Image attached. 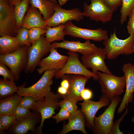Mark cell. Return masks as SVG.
<instances>
[{
    "instance_id": "6da1fadb",
    "label": "cell",
    "mask_w": 134,
    "mask_h": 134,
    "mask_svg": "<svg viewBox=\"0 0 134 134\" xmlns=\"http://www.w3.org/2000/svg\"><path fill=\"white\" fill-rule=\"evenodd\" d=\"M57 71L53 69L45 71L39 80L31 86L26 87L24 83L18 87L17 93L21 97L31 96L36 101L43 98L51 92V86L53 83L52 79Z\"/></svg>"
},
{
    "instance_id": "7a4b0ae2",
    "label": "cell",
    "mask_w": 134,
    "mask_h": 134,
    "mask_svg": "<svg viewBox=\"0 0 134 134\" xmlns=\"http://www.w3.org/2000/svg\"><path fill=\"white\" fill-rule=\"evenodd\" d=\"M115 29L110 37L103 41V44L106 52V57L109 60L115 59L121 55H130L134 53L133 47L134 44V34H130L124 39L119 38L116 34Z\"/></svg>"
},
{
    "instance_id": "3957f363",
    "label": "cell",
    "mask_w": 134,
    "mask_h": 134,
    "mask_svg": "<svg viewBox=\"0 0 134 134\" xmlns=\"http://www.w3.org/2000/svg\"><path fill=\"white\" fill-rule=\"evenodd\" d=\"M97 74L101 93L106 95L111 101L115 97L120 96L124 92L126 87L124 75L119 77L99 71Z\"/></svg>"
},
{
    "instance_id": "277c9868",
    "label": "cell",
    "mask_w": 134,
    "mask_h": 134,
    "mask_svg": "<svg viewBox=\"0 0 134 134\" xmlns=\"http://www.w3.org/2000/svg\"><path fill=\"white\" fill-rule=\"evenodd\" d=\"M29 47L26 45L22 46L13 52L0 55V61L10 68L13 74L15 81L19 79L21 73L26 68Z\"/></svg>"
},
{
    "instance_id": "5b68a950",
    "label": "cell",
    "mask_w": 134,
    "mask_h": 134,
    "mask_svg": "<svg viewBox=\"0 0 134 134\" xmlns=\"http://www.w3.org/2000/svg\"><path fill=\"white\" fill-rule=\"evenodd\" d=\"M122 99L120 96L114 98L108 107L98 117L95 116L94 127L92 130L95 134H111L113 119L116 109Z\"/></svg>"
},
{
    "instance_id": "8992f818",
    "label": "cell",
    "mask_w": 134,
    "mask_h": 134,
    "mask_svg": "<svg viewBox=\"0 0 134 134\" xmlns=\"http://www.w3.org/2000/svg\"><path fill=\"white\" fill-rule=\"evenodd\" d=\"M68 54L67 62L55 74L54 77L56 78H61L66 74H73L82 75L89 79L92 78L96 81L98 80V75L89 70L80 62L77 52L68 51Z\"/></svg>"
},
{
    "instance_id": "52a82bcc",
    "label": "cell",
    "mask_w": 134,
    "mask_h": 134,
    "mask_svg": "<svg viewBox=\"0 0 134 134\" xmlns=\"http://www.w3.org/2000/svg\"><path fill=\"white\" fill-rule=\"evenodd\" d=\"M91 3L84 4L83 13L84 16L92 21H100L103 23L110 21L115 11L111 8L102 0H87Z\"/></svg>"
},
{
    "instance_id": "ba28073f",
    "label": "cell",
    "mask_w": 134,
    "mask_h": 134,
    "mask_svg": "<svg viewBox=\"0 0 134 134\" xmlns=\"http://www.w3.org/2000/svg\"><path fill=\"white\" fill-rule=\"evenodd\" d=\"M51 47V43L48 42L42 35L29 47L28 63L24 70L25 73H32L35 70L42 58L50 52Z\"/></svg>"
},
{
    "instance_id": "9c48e42d",
    "label": "cell",
    "mask_w": 134,
    "mask_h": 134,
    "mask_svg": "<svg viewBox=\"0 0 134 134\" xmlns=\"http://www.w3.org/2000/svg\"><path fill=\"white\" fill-rule=\"evenodd\" d=\"M14 6H11L7 0H0V36H16L18 30L15 18Z\"/></svg>"
},
{
    "instance_id": "30bf717a",
    "label": "cell",
    "mask_w": 134,
    "mask_h": 134,
    "mask_svg": "<svg viewBox=\"0 0 134 134\" xmlns=\"http://www.w3.org/2000/svg\"><path fill=\"white\" fill-rule=\"evenodd\" d=\"M61 98L58 93L55 94L51 91L46 96L37 101L35 110L40 114L41 117L40 124L37 129L38 134H42V128L45 120L55 114V111L59 107Z\"/></svg>"
},
{
    "instance_id": "8fae6325",
    "label": "cell",
    "mask_w": 134,
    "mask_h": 134,
    "mask_svg": "<svg viewBox=\"0 0 134 134\" xmlns=\"http://www.w3.org/2000/svg\"><path fill=\"white\" fill-rule=\"evenodd\" d=\"M64 24L65 35L98 41H104L109 38L107 31L100 28L95 30L80 28L75 26L71 21L67 22Z\"/></svg>"
},
{
    "instance_id": "7c38bea8",
    "label": "cell",
    "mask_w": 134,
    "mask_h": 134,
    "mask_svg": "<svg viewBox=\"0 0 134 134\" xmlns=\"http://www.w3.org/2000/svg\"><path fill=\"white\" fill-rule=\"evenodd\" d=\"M84 17L83 12L78 8L66 10L57 3L55 5L53 14L46 21L47 27H54L64 24L70 21H81Z\"/></svg>"
},
{
    "instance_id": "4fadbf2b",
    "label": "cell",
    "mask_w": 134,
    "mask_h": 134,
    "mask_svg": "<svg viewBox=\"0 0 134 134\" xmlns=\"http://www.w3.org/2000/svg\"><path fill=\"white\" fill-rule=\"evenodd\" d=\"M111 102L106 95L102 94L98 101L84 100L82 102L79 103L81 106V110L85 117L86 126L88 129L92 130L94 128V118L98 111L103 107L108 106Z\"/></svg>"
},
{
    "instance_id": "5bb4252c",
    "label": "cell",
    "mask_w": 134,
    "mask_h": 134,
    "mask_svg": "<svg viewBox=\"0 0 134 134\" xmlns=\"http://www.w3.org/2000/svg\"><path fill=\"white\" fill-rule=\"evenodd\" d=\"M106 55L104 48L100 47L95 52L90 54L82 55V63L87 68L91 69L92 71L97 74L98 72L101 71L108 74L112 73L105 62Z\"/></svg>"
},
{
    "instance_id": "9a60e30c",
    "label": "cell",
    "mask_w": 134,
    "mask_h": 134,
    "mask_svg": "<svg viewBox=\"0 0 134 134\" xmlns=\"http://www.w3.org/2000/svg\"><path fill=\"white\" fill-rule=\"evenodd\" d=\"M121 70L125 77L126 90L117 110L119 114L122 113L129 104L132 102L134 97V63L133 65L130 63L125 64Z\"/></svg>"
},
{
    "instance_id": "2e32d148",
    "label": "cell",
    "mask_w": 134,
    "mask_h": 134,
    "mask_svg": "<svg viewBox=\"0 0 134 134\" xmlns=\"http://www.w3.org/2000/svg\"><path fill=\"white\" fill-rule=\"evenodd\" d=\"M57 49L51 45L49 55L41 60L38 66L39 68L37 70L39 74H42L47 70L55 69L58 71L64 67L68 56L60 54Z\"/></svg>"
},
{
    "instance_id": "e0dca14e",
    "label": "cell",
    "mask_w": 134,
    "mask_h": 134,
    "mask_svg": "<svg viewBox=\"0 0 134 134\" xmlns=\"http://www.w3.org/2000/svg\"><path fill=\"white\" fill-rule=\"evenodd\" d=\"M62 77L68 80L69 86L67 94L64 96H60L61 98L72 99L77 102L82 100L80 94L89 78L83 75L73 74H66Z\"/></svg>"
},
{
    "instance_id": "ac0fdd59",
    "label": "cell",
    "mask_w": 134,
    "mask_h": 134,
    "mask_svg": "<svg viewBox=\"0 0 134 134\" xmlns=\"http://www.w3.org/2000/svg\"><path fill=\"white\" fill-rule=\"evenodd\" d=\"M51 45L55 48L64 49L69 51L79 53L83 55L92 54L96 51L99 48L94 44L92 43L90 40H87L84 43L80 41L64 40L60 42H53Z\"/></svg>"
},
{
    "instance_id": "d6986e66",
    "label": "cell",
    "mask_w": 134,
    "mask_h": 134,
    "mask_svg": "<svg viewBox=\"0 0 134 134\" xmlns=\"http://www.w3.org/2000/svg\"><path fill=\"white\" fill-rule=\"evenodd\" d=\"M42 14L37 9L29 5L22 21L21 27L28 29L39 27L46 29L47 22L42 17Z\"/></svg>"
},
{
    "instance_id": "ffe728a7",
    "label": "cell",
    "mask_w": 134,
    "mask_h": 134,
    "mask_svg": "<svg viewBox=\"0 0 134 134\" xmlns=\"http://www.w3.org/2000/svg\"><path fill=\"white\" fill-rule=\"evenodd\" d=\"M68 120V123L63 125L62 130L59 134H66L74 130L80 131L84 134H88L85 128V117L81 110H77L71 114Z\"/></svg>"
},
{
    "instance_id": "44dd1931",
    "label": "cell",
    "mask_w": 134,
    "mask_h": 134,
    "mask_svg": "<svg viewBox=\"0 0 134 134\" xmlns=\"http://www.w3.org/2000/svg\"><path fill=\"white\" fill-rule=\"evenodd\" d=\"M37 116L33 114L31 116L16 119L10 127L11 132L16 134H24L29 131L34 132L37 122Z\"/></svg>"
},
{
    "instance_id": "7402d4cb",
    "label": "cell",
    "mask_w": 134,
    "mask_h": 134,
    "mask_svg": "<svg viewBox=\"0 0 134 134\" xmlns=\"http://www.w3.org/2000/svg\"><path fill=\"white\" fill-rule=\"evenodd\" d=\"M22 97L17 93L1 100L0 101V115L13 114Z\"/></svg>"
},
{
    "instance_id": "603a6c76",
    "label": "cell",
    "mask_w": 134,
    "mask_h": 134,
    "mask_svg": "<svg viewBox=\"0 0 134 134\" xmlns=\"http://www.w3.org/2000/svg\"><path fill=\"white\" fill-rule=\"evenodd\" d=\"M30 3L38 9L42 15L43 19L46 21L53 14L56 4L48 0H30Z\"/></svg>"
},
{
    "instance_id": "cb8c5ba5",
    "label": "cell",
    "mask_w": 134,
    "mask_h": 134,
    "mask_svg": "<svg viewBox=\"0 0 134 134\" xmlns=\"http://www.w3.org/2000/svg\"><path fill=\"white\" fill-rule=\"evenodd\" d=\"M22 46L16 37L4 35L0 37V54L4 55L13 52Z\"/></svg>"
},
{
    "instance_id": "d4e9b609",
    "label": "cell",
    "mask_w": 134,
    "mask_h": 134,
    "mask_svg": "<svg viewBox=\"0 0 134 134\" xmlns=\"http://www.w3.org/2000/svg\"><path fill=\"white\" fill-rule=\"evenodd\" d=\"M65 24L54 27H47L45 34V38L49 42L51 43L55 41L63 40L65 34L64 32Z\"/></svg>"
},
{
    "instance_id": "484cf974",
    "label": "cell",
    "mask_w": 134,
    "mask_h": 134,
    "mask_svg": "<svg viewBox=\"0 0 134 134\" xmlns=\"http://www.w3.org/2000/svg\"><path fill=\"white\" fill-rule=\"evenodd\" d=\"M30 0H22L14 5V13L18 30L21 27L24 18L29 6Z\"/></svg>"
},
{
    "instance_id": "4316f807",
    "label": "cell",
    "mask_w": 134,
    "mask_h": 134,
    "mask_svg": "<svg viewBox=\"0 0 134 134\" xmlns=\"http://www.w3.org/2000/svg\"><path fill=\"white\" fill-rule=\"evenodd\" d=\"M18 89L14 81L9 80H0V97L5 98L17 92Z\"/></svg>"
},
{
    "instance_id": "83f0119b",
    "label": "cell",
    "mask_w": 134,
    "mask_h": 134,
    "mask_svg": "<svg viewBox=\"0 0 134 134\" xmlns=\"http://www.w3.org/2000/svg\"><path fill=\"white\" fill-rule=\"evenodd\" d=\"M121 5L120 21L121 24H123L134 7V0H122Z\"/></svg>"
},
{
    "instance_id": "f1b7e54d",
    "label": "cell",
    "mask_w": 134,
    "mask_h": 134,
    "mask_svg": "<svg viewBox=\"0 0 134 134\" xmlns=\"http://www.w3.org/2000/svg\"><path fill=\"white\" fill-rule=\"evenodd\" d=\"M15 37L22 46L26 45L29 47L32 44L29 39L28 29L21 27L18 30L17 35Z\"/></svg>"
},
{
    "instance_id": "f546056e",
    "label": "cell",
    "mask_w": 134,
    "mask_h": 134,
    "mask_svg": "<svg viewBox=\"0 0 134 134\" xmlns=\"http://www.w3.org/2000/svg\"><path fill=\"white\" fill-rule=\"evenodd\" d=\"M77 102L72 99H64L59 101L58 105L59 107L65 109L72 114L77 110Z\"/></svg>"
},
{
    "instance_id": "4dcf8cb0",
    "label": "cell",
    "mask_w": 134,
    "mask_h": 134,
    "mask_svg": "<svg viewBox=\"0 0 134 134\" xmlns=\"http://www.w3.org/2000/svg\"><path fill=\"white\" fill-rule=\"evenodd\" d=\"M46 32V29L39 27H33L29 29V36L31 43L32 44L38 40Z\"/></svg>"
},
{
    "instance_id": "1f68e13d",
    "label": "cell",
    "mask_w": 134,
    "mask_h": 134,
    "mask_svg": "<svg viewBox=\"0 0 134 134\" xmlns=\"http://www.w3.org/2000/svg\"><path fill=\"white\" fill-rule=\"evenodd\" d=\"M23 97L21 99L18 105L29 110H35L37 102L36 100L30 96H25Z\"/></svg>"
},
{
    "instance_id": "d6a6232c",
    "label": "cell",
    "mask_w": 134,
    "mask_h": 134,
    "mask_svg": "<svg viewBox=\"0 0 134 134\" xmlns=\"http://www.w3.org/2000/svg\"><path fill=\"white\" fill-rule=\"evenodd\" d=\"M16 119L14 114L0 115V123L2 125L5 130L10 127Z\"/></svg>"
},
{
    "instance_id": "836d02e7",
    "label": "cell",
    "mask_w": 134,
    "mask_h": 134,
    "mask_svg": "<svg viewBox=\"0 0 134 134\" xmlns=\"http://www.w3.org/2000/svg\"><path fill=\"white\" fill-rule=\"evenodd\" d=\"M0 75L2 76L4 80H9L15 81L13 74L10 69L7 67V66L0 61Z\"/></svg>"
},
{
    "instance_id": "e575fe53",
    "label": "cell",
    "mask_w": 134,
    "mask_h": 134,
    "mask_svg": "<svg viewBox=\"0 0 134 134\" xmlns=\"http://www.w3.org/2000/svg\"><path fill=\"white\" fill-rule=\"evenodd\" d=\"M33 114L29 109L18 105L13 114L16 119L27 118L31 116Z\"/></svg>"
},
{
    "instance_id": "d590c367",
    "label": "cell",
    "mask_w": 134,
    "mask_h": 134,
    "mask_svg": "<svg viewBox=\"0 0 134 134\" xmlns=\"http://www.w3.org/2000/svg\"><path fill=\"white\" fill-rule=\"evenodd\" d=\"M71 114L65 109L61 108L59 112L55 115H53L51 118L55 119L58 123L64 120L68 119Z\"/></svg>"
},
{
    "instance_id": "8d00e7d4",
    "label": "cell",
    "mask_w": 134,
    "mask_h": 134,
    "mask_svg": "<svg viewBox=\"0 0 134 134\" xmlns=\"http://www.w3.org/2000/svg\"><path fill=\"white\" fill-rule=\"evenodd\" d=\"M129 112V110L127 108V107H126L125 111L121 116L115 122H113L111 134H124L123 131H121L119 129V126L121 122Z\"/></svg>"
},
{
    "instance_id": "74e56055",
    "label": "cell",
    "mask_w": 134,
    "mask_h": 134,
    "mask_svg": "<svg viewBox=\"0 0 134 134\" xmlns=\"http://www.w3.org/2000/svg\"><path fill=\"white\" fill-rule=\"evenodd\" d=\"M106 4L115 11L121 5L122 0H102Z\"/></svg>"
},
{
    "instance_id": "f35d334b",
    "label": "cell",
    "mask_w": 134,
    "mask_h": 134,
    "mask_svg": "<svg viewBox=\"0 0 134 134\" xmlns=\"http://www.w3.org/2000/svg\"><path fill=\"white\" fill-rule=\"evenodd\" d=\"M93 93L91 90L84 88L81 92L80 96L82 100H90L92 98Z\"/></svg>"
},
{
    "instance_id": "ab89813d",
    "label": "cell",
    "mask_w": 134,
    "mask_h": 134,
    "mask_svg": "<svg viewBox=\"0 0 134 134\" xmlns=\"http://www.w3.org/2000/svg\"><path fill=\"white\" fill-rule=\"evenodd\" d=\"M127 28L129 34H134V17H129Z\"/></svg>"
},
{
    "instance_id": "60d3db41",
    "label": "cell",
    "mask_w": 134,
    "mask_h": 134,
    "mask_svg": "<svg viewBox=\"0 0 134 134\" xmlns=\"http://www.w3.org/2000/svg\"><path fill=\"white\" fill-rule=\"evenodd\" d=\"M62 80L61 83V86L63 87L68 90L69 86V82L68 80L64 77L61 78Z\"/></svg>"
},
{
    "instance_id": "b9f144b4",
    "label": "cell",
    "mask_w": 134,
    "mask_h": 134,
    "mask_svg": "<svg viewBox=\"0 0 134 134\" xmlns=\"http://www.w3.org/2000/svg\"><path fill=\"white\" fill-rule=\"evenodd\" d=\"M68 90L66 88L61 86L59 87L57 90V93L60 96H64L66 95L67 93Z\"/></svg>"
},
{
    "instance_id": "7bdbcfd3",
    "label": "cell",
    "mask_w": 134,
    "mask_h": 134,
    "mask_svg": "<svg viewBox=\"0 0 134 134\" xmlns=\"http://www.w3.org/2000/svg\"><path fill=\"white\" fill-rule=\"evenodd\" d=\"M22 0H7L8 3L11 6H14L17 3Z\"/></svg>"
},
{
    "instance_id": "ee69618b",
    "label": "cell",
    "mask_w": 134,
    "mask_h": 134,
    "mask_svg": "<svg viewBox=\"0 0 134 134\" xmlns=\"http://www.w3.org/2000/svg\"><path fill=\"white\" fill-rule=\"evenodd\" d=\"M69 0H58L59 4L62 6L65 4Z\"/></svg>"
},
{
    "instance_id": "f6af8a7d",
    "label": "cell",
    "mask_w": 134,
    "mask_h": 134,
    "mask_svg": "<svg viewBox=\"0 0 134 134\" xmlns=\"http://www.w3.org/2000/svg\"><path fill=\"white\" fill-rule=\"evenodd\" d=\"M128 17H134V7L130 14Z\"/></svg>"
},
{
    "instance_id": "bcb514c9",
    "label": "cell",
    "mask_w": 134,
    "mask_h": 134,
    "mask_svg": "<svg viewBox=\"0 0 134 134\" xmlns=\"http://www.w3.org/2000/svg\"><path fill=\"white\" fill-rule=\"evenodd\" d=\"M5 130L3 127V126L1 124V123H0V133H2Z\"/></svg>"
},
{
    "instance_id": "7dc6e473",
    "label": "cell",
    "mask_w": 134,
    "mask_h": 134,
    "mask_svg": "<svg viewBox=\"0 0 134 134\" xmlns=\"http://www.w3.org/2000/svg\"><path fill=\"white\" fill-rule=\"evenodd\" d=\"M50 0L55 3H56V4L58 3L57 1H56V0Z\"/></svg>"
},
{
    "instance_id": "c3c4849f",
    "label": "cell",
    "mask_w": 134,
    "mask_h": 134,
    "mask_svg": "<svg viewBox=\"0 0 134 134\" xmlns=\"http://www.w3.org/2000/svg\"><path fill=\"white\" fill-rule=\"evenodd\" d=\"M132 122L134 123V116L132 117Z\"/></svg>"
},
{
    "instance_id": "681fc988",
    "label": "cell",
    "mask_w": 134,
    "mask_h": 134,
    "mask_svg": "<svg viewBox=\"0 0 134 134\" xmlns=\"http://www.w3.org/2000/svg\"><path fill=\"white\" fill-rule=\"evenodd\" d=\"M133 49L134 53V44L133 47Z\"/></svg>"
},
{
    "instance_id": "f907efd6",
    "label": "cell",
    "mask_w": 134,
    "mask_h": 134,
    "mask_svg": "<svg viewBox=\"0 0 134 134\" xmlns=\"http://www.w3.org/2000/svg\"><path fill=\"white\" fill-rule=\"evenodd\" d=\"M133 103H134V102Z\"/></svg>"
}]
</instances>
